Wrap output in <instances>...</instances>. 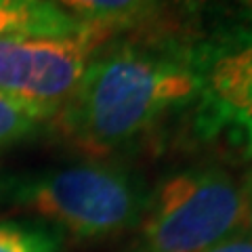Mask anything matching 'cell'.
Listing matches in <instances>:
<instances>
[{
    "instance_id": "8992f818",
    "label": "cell",
    "mask_w": 252,
    "mask_h": 252,
    "mask_svg": "<svg viewBox=\"0 0 252 252\" xmlns=\"http://www.w3.org/2000/svg\"><path fill=\"white\" fill-rule=\"evenodd\" d=\"M82 23L57 9L51 0H0V38L11 34H78Z\"/></svg>"
},
{
    "instance_id": "ba28073f",
    "label": "cell",
    "mask_w": 252,
    "mask_h": 252,
    "mask_svg": "<svg viewBox=\"0 0 252 252\" xmlns=\"http://www.w3.org/2000/svg\"><path fill=\"white\" fill-rule=\"evenodd\" d=\"M46 118L0 91V147L19 143L40 128Z\"/></svg>"
},
{
    "instance_id": "3957f363",
    "label": "cell",
    "mask_w": 252,
    "mask_h": 252,
    "mask_svg": "<svg viewBox=\"0 0 252 252\" xmlns=\"http://www.w3.org/2000/svg\"><path fill=\"white\" fill-rule=\"evenodd\" d=\"M242 229L240 183L219 166L185 168L149 193L137 252H208Z\"/></svg>"
},
{
    "instance_id": "277c9868",
    "label": "cell",
    "mask_w": 252,
    "mask_h": 252,
    "mask_svg": "<svg viewBox=\"0 0 252 252\" xmlns=\"http://www.w3.org/2000/svg\"><path fill=\"white\" fill-rule=\"evenodd\" d=\"M118 28L86 26L78 34H11L0 38V91L40 112H61L91 61L118 34Z\"/></svg>"
},
{
    "instance_id": "7a4b0ae2",
    "label": "cell",
    "mask_w": 252,
    "mask_h": 252,
    "mask_svg": "<svg viewBox=\"0 0 252 252\" xmlns=\"http://www.w3.org/2000/svg\"><path fill=\"white\" fill-rule=\"evenodd\" d=\"M0 195L78 240H105L137 227L149 200L137 172L93 160L15 177Z\"/></svg>"
},
{
    "instance_id": "5b68a950",
    "label": "cell",
    "mask_w": 252,
    "mask_h": 252,
    "mask_svg": "<svg viewBox=\"0 0 252 252\" xmlns=\"http://www.w3.org/2000/svg\"><path fill=\"white\" fill-rule=\"evenodd\" d=\"M202 80V109L217 126L240 132L252 154V28L191 59Z\"/></svg>"
},
{
    "instance_id": "30bf717a",
    "label": "cell",
    "mask_w": 252,
    "mask_h": 252,
    "mask_svg": "<svg viewBox=\"0 0 252 252\" xmlns=\"http://www.w3.org/2000/svg\"><path fill=\"white\" fill-rule=\"evenodd\" d=\"M208 252H252V235L242 229L238 233H233L231 238L219 242Z\"/></svg>"
},
{
    "instance_id": "52a82bcc",
    "label": "cell",
    "mask_w": 252,
    "mask_h": 252,
    "mask_svg": "<svg viewBox=\"0 0 252 252\" xmlns=\"http://www.w3.org/2000/svg\"><path fill=\"white\" fill-rule=\"evenodd\" d=\"M51 2L82 23L118 30L143 19L156 6V0H51Z\"/></svg>"
},
{
    "instance_id": "9c48e42d",
    "label": "cell",
    "mask_w": 252,
    "mask_h": 252,
    "mask_svg": "<svg viewBox=\"0 0 252 252\" xmlns=\"http://www.w3.org/2000/svg\"><path fill=\"white\" fill-rule=\"evenodd\" d=\"M61 238L38 225L0 223V252H59Z\"/></svg>"
},
{
    "instance_id": "6da1fadb",
    "label": "cell",
    "mask_w": 252,
    "mask_h": 252,
    "mask_svg": "<svg viewBox=\"0 0 252 252\" xmlns=\"http://www.w3.org/2000/svg\"><path fill=\"white\" fill-rule=\"evenodd\" d=\"M202 80L191 59L141 46H116L91 61L59 112L78 147L105 156L139 139L172 109L195 101Z\"/></svg>"
},
{
    "instance_id": "8fae6325",
    "label": "cell",
    "mask_w": 252,
    "mask_h": 252,
    "mask_svg": "<svg viewBox=\"0 0 252 252\" xmlns=\"http://www.w3.org/2000/svg\"><path fill=\"white\" fill-rule=\"evenodd\" d=\"M240 191L244 204V231L252 235V166L246 170V175L242 179Z\"/></svg>"
}]
</instances>
